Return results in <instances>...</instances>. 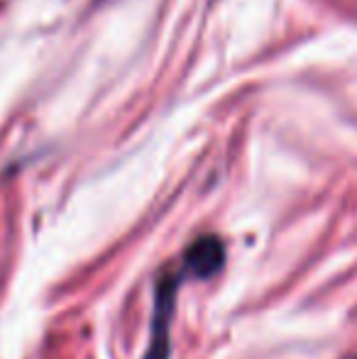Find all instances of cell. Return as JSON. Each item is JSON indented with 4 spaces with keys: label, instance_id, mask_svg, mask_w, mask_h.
<instances>
[{
    "label": "cell",
    "instance_id": "1",
    "mask_svg": "<svg viewBox=\"0 0 357 359\" xmlns=\"http://www.w3.org/2000/svg\"><path fill=\"white\" fill-rule=\"evenodd\" d=\"M189 279L184 266L164 269L154 284V311H152V327H149L147 352L142 359H169L172 357V320L177 313V296L179 288Z\"/></svg>",
    "mask_w": 357,
    "mask_h": 359
},
{
    "label": "cell",
    "instance_id": "2",
    "mask_svg": "<svg viewBox=\"0 0 357 359\" xmlns=\"http://www.w3.org/2000/svg\"><path fill=\"white\" fill-rule=\"evenodd\" d=\"M225 264V245L218 235H201L186 247L184 266L189 279H210L213 274H218L220 266Z\"/></svg>",
    "mask_w": 357,
    "mask_h": 359
}]
</instances>
